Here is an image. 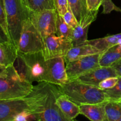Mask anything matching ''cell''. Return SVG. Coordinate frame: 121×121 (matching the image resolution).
<instances>
[{
  "instance_id": "cell-1",
  "label": "cell",
  "mask_w": 121,
  "mask_h": 121,
  "mask_svg": "<svg viewBox=\"0 0 121 121\" xmlns=\"http://www.w3.org/2000/svg\"><path fill=\"white\" fill-rule=\"evenodd\" d=\"M34 86L22 77L14 65L6 69V76L0 78V100L21 99L27 97Z\"/></svg>"
},
{
  "instance_id": "cell-2",
  "label": "cell",
  "mask_w": 121,
  "mask_h": 121,
  "mask_svg": "<svg viewBox=\"0 0 121 121\" xmlns=\"http://www.w3.org/2000/svg\"><path fill=\"white\" fill-rule=\"evenodd\" d=\"M58 87L61 94L66 95L79 106L106 101L103 90L88 84L71 81L63 86H58Z\"/></svg>"
},
{
  "instance_id": "cell-3",
  "label": "cell",
  "mask_w": 121,
  "mask_h": 121,
  "mask_svg": "<svg viewBox=\"0 0 121 121\" xmlns=\"http://www.w3.org/2000/svg\"><path fill=\"white\" fill-rule=\"evenodd\" d=\"M18 73L27 80L33 82H44L46 72V63L42 52L32 54L18 52L17 59Z\"/></svg>"
},
{
  "instance_id": "cell-4",
  "label": "cell",
  "mask_w": 121,
  "mask_h": 121,
  "mask_svg": "<svg viewBox=\"0 0 121 121\" xmlns=\"http://www.w3.org/2000/svg\"><path fill=\"white\" fill-rule=\"evenodd\" d=\"M4 4L9 38L17 47L24 22L30 18V11L22 0H4Z\"/></svg>"
},
{
  "instance_id": "cell-5",
  "label": "cell",
  "mask_w": 121,
  "mask_h": 121,
  "mask_svg": "<svg viewBox=\"0 0 121 121\" xmlns=\"http://www.w3.org/2000/svg\"><path fill=\"white\" fill-rule=\"evenodd\" d=\"M43 39L31 22L30 18L24 22L18 44V51L22 54L42 52Z\"/></svg>"
},
{
  "instance_id": "cell-6",
  "label": "cell",
  "mask_w": 121,
  "mask_h": 121,
  "mask_svg": "<svg viewBox=\"0 0 121 121\" xmlns=\"http://www.w3.org/2000/svg\"><path fill=\"white\" fill-rule=\"evenodd\" d=\"M60 95L59 87L50 83L42 109L36 116V121H68L56 103L57 98Z\"/></svg>"
},
{
  "instance_id": "cell-7",
  "label": "cell",
  "mask_w": 121,
  "mask_h": 121,
  "mask_svg": "<svg viewBox=\"0 0 121 121\" xmlns=\"http://www.w3.org/2000/svg\"><path fill=\"white\" fill-rule=\"evenodd\" d=\"M56 9H46L40 12L30 11V20L43 39L56 34Z\"/></svg>"
},
{
  "instance_id": "cell-8",
  "label": "cell",
  "mask_w": 121,
  "mask_h": 121,
  "mask_svg": "<svg viewBox=\"0 0 121 121\" xmlns=\"http://www.w3.org/2000/svg\"><path fill=\"white\" fill-rule=\"evenodd\" d=\"M102 53L83 57L66 64L69 82L73 81L78 77L100 67L99 60Z\"/></svg>"
},
{
  "instance_id": "cell-9",
  "label": "cell",
  "mask_w": 121,
  "mask_h": 121,
  "mask_svg": "<svg viewBox=\"0 0 121 121\" xmlns=\"http://www.w3.org/2000/svg\"><path fill=\"white\" fill-rule=\"evenodd\" d=\"M44 47L42 50L46 60L59 57H65L68 51L73 47L70 39L56 34L43 38Z\"/></svg>"
},
{
  "instance_id": "cell-10",
  "label": "cell",
  "mask_w": 121,
  "mask_h": 121,
  "mask_svg": "<svg viewBox=\"0 0 121 121\" xmlns=\"http://www.w3.org/2000/svg\"><path fill=\"white\" fill-rule=\"evenodd\" d=\"M46 63V72L44 82L57 86H63L69 82L63 57L48 59Z\"/></svg>"
},
{
  "instance_id": "cell-11",
  "label": "cell",
  "mask_w": 121,
  "mask_h": 121,
  "mask_svg": "<svg viewBox=\"0 0 121 121\" xmlns=\"http://www.w3.org/2000/svg\"><path fill=\"white\" fill-rule=\"evenodd\" d=\"M118 76L112 66H100L78 77L73 81L98 87L99 83L105 79Z\"/></svg>"
},
{
  "instance_id": "cell-12",
  "label": "cell",
  "mask_w": 121,
  "mask_h": 121,
  "mask_svg": "<svg viewBox=\"0 0 121 121\" xmlns=\"http://www.w3.org/2000/svg\"><path fill=\"white\" fill-rule=\"evenodd\" d=\"M68 3L69 8L82 27L90 26L96 18L98 11H89L86 0H68Z\"/></svg>"
},
{
  "instance_id": "cell-13",
  "label": "cell",
  "mask_w": 121,
  "mask_h": 121,
  "mask_svg": "<svg viewBox=\"0 0 121 121\" xmlns=\"http://www.w3.org/2000/svg\"><path fill=\"white\" fill-rule=\"evenodd\" d=\"M18 55V48L12 41L0 43V67L13 65Z\"/></svg>"
},
{
  "instance_id": "cell-14",
  "label": "cell",
  "mask_w": 121,
  "mask_h": 121,
  "mask_svg": "<svg viewBox=\"0 0 121 121\" xmlns=\"http://www.w3.org/2000/svg\"><path fill=\"white\" fill-rule=\"evenodd\" d=\"M56 105L68 121H73L80 114V107L68 97L61 94L57 98Z\"/></svg>"
},
{
  "instance_id": "cell-15",
  "label": "cell",
  "mask_w": 121,
  "mask_h": 121,
  "mask_svg": "<svg viewBox=\"0 0 121 121\" xmlns=\"http://www.w3.org/2000/svg\"><path fill=\"white\" fill-rule=\"evenodd\" d=\"M101 53L102 52H100L98 48L92 45L85 44L82 46L72 47L63 57L65 59V63L67 64L70 61H74L83 57Z\"/></svg>"
},
{
  "instance_id": "cell-16",
  "label": "cell",
  "mask_w": 121,
  "mask_h": 121,
  "mask_svg": "<svg viewBox=\"0 0 121 121\" xmlns=\"http://www.w3.org/2000/svg\"><path fill=\"white\" fill-rule=\"evenodd\" d=\"M107 101L96 104H83L79 106L80 114L91 121H103L105 117V106Z\"/></svg>"
},
{
  "instance_id": "cell-17",
  "label": "cell",
  "mask_w": 121,
  "mask_h": 121,
  "mask_svg": "<svg viewBox=\"0 0 121 121\" xmlns=\"http://www.w3.org/2000/svg\"><path fill=\"white\" fill-rule=\"evenodd\" d=\"M120 43H121V33L109 35L100 39L87 40L86 42V44L92 45L102 53L112 46Z\"/></svg>"
},
{
  "instance_id": "cell-18",
  "label": "cell",
  "mask_w": 121,
  "mask_h": 121,
  "mask_svg": "<svg viewBox=\"0 0 121 121\" xmlns=\"http://www.w3.org/2000/svg\"><path fill=\"white\" fill-rule=\"evenodd\" d=\"M121 59V43L112 46L100 56V66H112Z\"/></svg>"
},
{
  "instance_id": "cell-19",
  "label": "cell",
  "mask_w": 121,
  "mask_h": 121,
  "mask_svg": "<svg viewBox=\"0 0 121 121\" xmlns=\"http://www.w3.org/2000/svg\"><path fill=\"white\" fill-rule=\"evenodd\" d=\"M121 118V102L107 101L103 121H119Z\"/></svg>"
},
{
  "instance_id": "cell-20",
  "label": "cell",
  "mask_w": 121,
  "mask_h": 121,
  "mask_svg": "<svg viewBox=\"0 0 121 121\" xmlns=\"http://www.w3.org/2000/svg\"><path fill=\"white\" fill-rule=\"evenodd\" d=\"M30 11L40 12L46 9H56L54 0H22Z\"/></svg>"
},
{
  "instance_id": "cell-21",
  "label": "cell",
  "mask_w": 121,
  "mask_h": 121,
  "mask_svg": "<svg viewBox=\"0 0 121 121\" xmlns=\"http://www.w3.org/2000/svg\"><path fill=\"white\" fill-rule=\"evenodd\" d=\"M90 26L82 27L80 24L73 28L70 40L73 47L84 45L87 41V32Z\"/></svg>"
},
{
  "instance_id": "cell-22",
  "label": "cell",
  "mask_w": 121,
  "mask_h": 121,
  "mask_svg": "<svg viewBox=\"0 0 121 121\" xmlns=\"http://www.w3.org/2000/svg\"><path fill=\"white\" fill-rule=\"evenodd\" d=\"M73 28L70 27L64 20L62 15L57 12L56 20V35L64 37L70 40Z\"/></svg>"
},
{
  "instance_id": "cell-23",
  "label": "cell",
  "mask_w": 121,
  "mask_h": 121,
  "mask_svg": "<svg viewBox=\"0 0 121 121\" xmlns=\"http://www.w3.org/2000/svg\"><path fill=\"white\" fill-rule=\"evenodd\" d=\"M106 101H119L121 99V77L117 85L109 89L104 90Z\"/></svg>"
},
{
  "instance_id": "cell-24",
  "label": "cell",
  "mask_w": 121,
  "mask_h": 121,
  "mask_svg": "<svg viewBox=\"0 0 121 121\" xmlns=\"http://www.w3.org/2000/svg\"><path fill=\"white\" fill-rule=\"evenodd\" d=\"M118 80H119V76L107 78L99 83V85H98V87L103 91L109 89L117 85V83L118 82Z\"/></svg>"
},
{
  "instance_id": "cell-25",
  "label": "cell",
  "mask_w": 121,
  "mask_h": 121,
  "mask_svg": "<svg viewBox=\"0 0 121 121\" xmlns=\"http://www.w3.org/2000/svg\"><path fill=\"white\" fill-rule=\"evenodd\" d=\"M0 26L3 28L5 31L9 35L8 26H7V17H6V11L5 7L4 0H0Z\"/></svg>"
},
{
  "instance_id": "cell-26",
  "label": "cell",
  "mask_w": 121,
  "mask_h": 121,
  "mask_svg": "<svg viewBox=\"0 0 121 121\" xmlns=\"http://www.w3.org/2000/svg\"><path fill=\"white\" fill-rule=\"evenodd\" d=\"M54 4L56 10L62 16L69 8L68 0H54Z\"/></svg>"
},
{
  "instance_id": "cell-27",
  "label": "cell",
  "mask_w": 121,
  "mask_h": 121,
  "mask_svg": "<svg viewBox=\"0 0 121 121\" xmlns=\"http://www.w3.org/2000/svg\"><path fill=\"white\" fill-rule=\"evenodd\" d=\"M63 17L65 22L72 28H74L79 25L78 20L70 8H69L68 11L63 15Z\"/></svg>"
},
{
  "instance_id": "cell-28",
  "label": "cell",
  "mask_w": 121,
  "mask_h": 121,
  "mask_svg": "<svg viewBox=\"0 0 121 121\" xmlns=\"http://www.w3.org/2000/svg\"><path fill=\"white\" fill-rule=\"evenodd\" d=\"M102 5L104 7V14H109L113 10L121 12V9L114 4L112 0H104Z\"/></svg>"
},
{
  "instance_id": "cell-29",
  "label": "cell",
  "mask_w": 121,
  "mask_h": 121,
  "mask_svg": "<svg viewBox=\"0 0 121 121\" xmlns=\"http://www.w3.org/2000/svg\"><path fill=\"white\" fill-rule=\"evenodd\" d=\"M89 11H99V8L102 5L104 0H86Z\"/></svg>"
},
{
  "instance_id": "cell-30",
  "label": "cell",
  "mask_w": 121,
  "mask_h": 121,
  "mask_svg": "<svg viewBox=\"0 0 121 121\" xmlns=\"http://www.w3.org/2000/svg\"><path fill=\"white\" fill-rule=\"evenodd\" d=\"M11 41L9 35L5 31L2 27L0 26V43L7 42V41Z\"/></svg>"
},
{
  "instance_id": "cell-31",
  "label": "cell",
  "mask_w": 121,
  "mask_h": 121,
  "mask_svg": "<svg viewBox=\"0 0 121 121\" xmlns=\"http://www.w3.org/2000/svg\"><path fill=\"white\" fill-rule=\"evenodd\" d=\"M112 66L115 70L117 75L119 77H121V59L113 64Z\"/></svg>"
},
{
  "instance_id": "cell-32",
  "label": "cell",
  "mask_w": 121,
  "mask_h": 121,
  "mask_svg": "<svg viewBox=\"0 0 121 121\" xmlns=\"http://www.w3.org/2000/svg\"><path fill=\"white\" fill-rule=\"evenodd\" d=\"M6 69L7 67H0V78H4L6 76Z\"/></svg>"
},
{
  "instance_id": "cell-33",
  "label": "cell",
  "mask_w": 121,
  "mask_h": 121,
  "mask_svg": "<svg viewBox=\"0 0 121 121\" xmlns=\"http://www.w3.org/2000/svg\"><path fill=\"white\" fill-rule=\"evenodd\" d=\"M119 121H121V118L120 119H119Z\"/></svg>"
},
{
  "instance_id": "cell-34",
  "label": "cell",
  "mask_w": 121,
  "mask_h": 121,
  "mask_svg": "<svg viewBox=\"0 0 121 121\" xmlns=\"http://www.w3.org/2000/svg\"><path fill=\"white\" fill-rule=\"evenodd\" d=\"M119 101H120V102H121V99H120V100H119Z\"/></svg>"
},
{
  "instance_id": "cell-35",
  "label": "cell",
  "mask_w": 121,
  "mask_h": 121,
  "mask_svg": "<svg viewBox=\"0 0 121 121\" xmlns=\"http://www.w3.org/2000/svg\"></svg>"
},
{
  "instance_id": "cell-36",
  "label": "cell",
  "mask_w": 121,
  "mask_h": 121,
  "mask_svg": "<svg viewBox=\"0 0 121 121\" xmlns=\"http://www.w3.org/2000/svg\"></svg>"
}]
</instances>
